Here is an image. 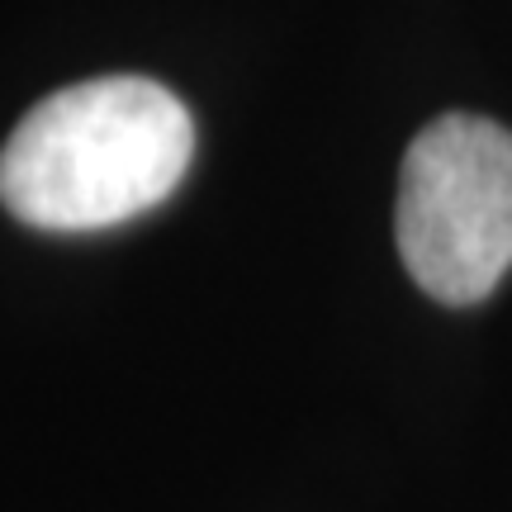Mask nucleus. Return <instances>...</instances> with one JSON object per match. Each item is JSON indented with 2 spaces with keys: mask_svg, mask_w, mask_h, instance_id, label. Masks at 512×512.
Returning <instances> with one entry per match:
<instances>
[{
  "mask_svg": "<svg viewBox=\"0 0 512 512\" xmlns=\"http://www.w3.org/2000/svg\"><path fill=\"white\" fill-rule=\"evenodd\" d=\"M399 256L441 304H479L512 266V133L479 114H441L408 143Z\"/></svg>",
  "mask_w": 512,
  "mask_h": 512,
  "instance_id": "f03ea898",
  "label": "nucleus"
},
{
  "mask_svg": "<svg viewBox=\"0 0 512 512\" xmlns=\"http://www.w3.org/2000/svg\"><path fill=\"white\" fill-rule=\"evenodd\" d=\"M195 124L147 76H95L38 100L0 147V200L48 233L124 223L185 181Z\"/></svg>",
  "mask_w": 512,
  "mask_h": 512,
  "instance_id": "f257e3e1",
  "label": "nucleus"
}]
</instances>
